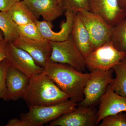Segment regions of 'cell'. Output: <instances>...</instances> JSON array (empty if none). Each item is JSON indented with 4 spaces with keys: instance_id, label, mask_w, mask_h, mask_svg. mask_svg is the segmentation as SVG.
<instances>
[{
    "instance_id": "7a4b0ae2",
    "label": "cell",
    "mask_w": 126,
    "mask_h": 126,
    "mask_svg": "<svg viewBox=\"0 0 126 126\" xmlns=\"http://www.w3.org/2000/svg\"><path fill=\"white\" fill-rule=\"evenodd\" d=\"M23 98L29 107L54 105L70 99L44 72L30 78Z\"/></svg>"
},
{
    "instance_id": "f1b7e54d",
    "label": "cell",
    "mask_w": 126,
    "mask_h": 126,
    "mask_svg": "<svg viewBox=\"0 0 126 126\" xmlns=\"http://www.w3.org/2000/svg\"><path fill=\"white\" fill-rule=\"evenodd\" d=\"M57 1L60 5L63 6V0H57Z\"/></svg>"
},
{
    "instance_id": "83f0119b",
    "label": "cell",
    "mask_w": 126,
    "mask_h": 126,
    "mask_svg": "<svg viewBox=\"0 0 126 126\" xmlns=\"http://www.w3.org/2000/svg\"><path fill=\"white\" fill-rule=\"evenodd\" d=\"M4 39V36L2 32L0 30V41Z\"/></svg>"
},
{
    "instance_id": "8992f818",
    "label": "cell",
    "mask_w": 126,
    "mask_h": 126,
    "mask_svg": "<svg viewBox=\"0 0 126 126\" xmlns=\"http://www.w3.org/2000/svg\"><path fill=\"white\" fill-rule=\"evenodd\" d=\"M113 69L96 70L90 72V76L83 90V99L78 106L94 107L106 92L109 85L112 83Z\"/></svg>"
},
{
    "instance_id": "7c38bea8",
    "label": "cell",
    "mask_w": 126,
    "mask_h": 126,
    "mask_svg": "<svg viewBox=\"0 0 126 126\" xmlns=\"http://www.w3.org/2000/svg\"><path fill=\"white\" fill-rule=\"evenodd\" d=\"M99 103L97 112V125L107 116L126 112V98L115 93L111 84L107 88Z\"/></svg>"
},
{
    "instance_id": "8fae6325",
    "label": "cell",
    "mask_w": 126,
    "mask_h": 126,
    "mask_svg": "<svg viewBox=\"0 0 126 126\" xmlns=\"http://www.w3.org/2000/svg\"><path fill=\"white\" fill-rule=\"evenodd\" d=\"M16 47L26 51L33 58L36 63L44 67L49 61L52 53V47L49 41L35 40L20 35L12 43Z\"/></svg>"
},
{
    "instance_id": "4316f807",
    "label": "cell",
    "mask_w": 126,
    "mask_h": 126,
    "mask_svg": "<svg viewBox=\"0 0 126 126\" xmlns=\"http://www.w3.org/2000/svg\"><path fill=\"white\" fill-rule=\"evenodd\" d=\"M119 6L122 8H126V0H118Z\"/></svg>"
},
{
    "instance_id": "4fadbf2b",
    "label": "cell",
    "mask_w": 126,
    "mask_h": 126,
    "mask_svg": "<svg viewBox=\"0 0 126 126\" xmlns=\"http://www.w3.org/2000/svg\"><path fill=\"white\" fill-rule=\"evenodd\" d=\"M30 78L9 65L6 75L7 88L5 101H16L23 98L29 86Z\"/></svg>"
},
{
    "instance_id": "6da1fadb",
    "label": "cell",
    "mask_w": 126,
    "mask_h": 126,
    "mask_svg": "<svg viewBox=\"0 0 126 126\" xmlns=\"http://www.w3.org/2000/svg\"><path fill=\"white\" fill-rule=\"evenodd\" d=\"M43 72L48 75L70 99L77 103L83 99V90L90 73L79 72L66 64L48 61Z\"/></svg>"
},
{
    "instance_id": "ffe728a7",
    "label": "cell",
    "mask_w": 126,
    "mask_h": 126,
    "mask_svg": "<svg viewBox=\"0 0 126 126\" xmlns=\"http://www.w3.org/2000/svg\"><path fill=\"white\" fill-rule=\"evenodd\" d=\"M111 41L116 48L126 53V18L113 26Z\"/></svg>"
},
{
    "instance_id": "d6986e66",
    "label": "cell",
    "mask_w": 126,
    "mask_h": 126,
    "mask_svg": "<svg viewBox=\"0 0 126 126\" xmlns=\"http://www.w3.org/2000/svg\"><path fill=\"white\" fill-rule=\"evenodd\" d=\"M112 69L116 74L111 84L113 89L117 94L126 98V58Z\"/></svg>"
},
{
    "instance_id": "277c9868",
    "label": "cell",
    "mask_w": 126,
    "mask_h": 126,
    "mask_svg": "<svg viewBox=\"0 0 126 126\" xmlns=\"http://www.w3.org/2000/svg\"><path fill=\"white\" fill-rule=\"evenodd\" d=\"M126 58V52L118 50L110 41L95 49L86 56L85 64L90 72L107 71L112 69Z\"/></svg>"
},
{
    "instance_id": "ac0fdd59",
    "label": "cell",
    "mask_w": 126,
    "mask_h": 126,
    "mask_svg": "<svg viewBox=\"0 0 126 126\" xmlns=\"http://www.w3.org/2000/svg\"><path fill=\"white\" fill-rule=\"evenodd\" d=\"M0 30L7 43H14L20 35L18 26L6 12L0 11Z\"/></svg>"
},
{
    "instance_id": "44dd1931",
    "label": "cell",
    "mask_w": 126,
    "mask_h": 126,
    "mask_svg": "<svg viewBox=\"0 0 126 126\" xmlns=\"http://www.w3.org/2000/svg\"><path fill=\"white\" fill-rule=\"evenodd\" d=\"M18 29L20 35L27 38L38 41L45 39L41 35L35 23L18 26Z\"/></svg>"
},
{
    "instance_id": "2e32d148",
    "label": "cell",
    "mask_w": 126,
    "mask_h": 126,
    "mask_svg": "<svg viewBox=\"0 0 126 126\" xmlns=\"http://www.w3.org/2000/svg\"><path fill=\"white\" fill-rule=\"evenodd\" d=\"M70 35L84 58L94 50L90 35L80 12L74 15Z\"/></svg>"
},
{
    "instance_id": "3957f363",
    "label": "cell",
    "mask_w": 126,
    "mask_h": 126,
    "mask_svg": "<svg viewBox=\"0 0 126 126\" xmlns=\"http://www.w3.org/2000/svg\"><path fill=\"white\" fill-rule=\"evenodd\" d=\"M78 103L69 99L54 105L29 107L27 112L20 114V119L9 120L6 126H41L71 111Z\"/></svg>"
},
{
    "instance_id": "5b68a950",
    "label": "cell",
    "mask_w": 126,
    "mask_h": 126,
    "mask_svg": "<svg viewBox=\"0 0 126 126\" xmlns=\"http://www.w3.org/2000/svg\"><path fill=\"white\" fill-rule=\"evenodd\" d=\"M50 43L52 49L50 61L68 64L79 72L84 73L86 68L85 58L75 44L70 34L65 40L50 41Z\"/></svg>"
},
{
    "instance_id": "5bb4252c",
    "label": "cell",
    "mask_w": 126,
    "mask_h": 126,
    "mask_svg": "<svg viewBox=\"0 0 126 126\" xmlns=\"http://www.w3.org/2000/svg\"><path fill=\"white\" fill-rule=\"evenodd\" d=\"M38 19L52 22L63 15L65 10L57 0H23Z\"/></svg>"
},
{
    "instance_id": "7402d4cb",
    "label": "cell",
    "mask_w": 126,
    "mask_h": 126,
    "mask_svg": "<svg viewBox=\"0 0 126 126\" xmlns=\"http://www.w3.org/2000/svg\"><path fill=\"white\" fill-rule=\"evenodd\" d=\"M63 3L65 11H69L74 14L89 11L88 0H63Z\"/></svg>"
},
{
    "instance_id": "30bf717a",
    "label": "cell",
    "mask_w": 126,
    "mask_h": 126,
    "mask_svg": "<svg viewBox=\"0 0 126 126\" xmlns=\"http://www.w3.org/2000/svg\"><path fill=\"white\" fill-rule=\"evenodd\" d=\"M89 11L101 16L114 26L126 18V8L119 6L118 0H88Z\"/></svg>"
},
{
    "instance_id": "484cf974",
    "label": "cell",
    "mask_w": 126,
    "mask_h": 126,
    "mask_svg": "<svg viewBox=\"0 0 126 126\" xmlns=\"http://www.w3.org/2000/svg\"><path fill=\"white\" fill-rule=\"evenodd\" d=\"M7 43L4 39L0 41V63L6 58Z\"/></svg>"
},
{
    "instance_id": "603a6c76",
    "label": "cell",
    "mask_w": 126,
    "mask_h": 126,
    "mask_svg": "<svg viewBox=\"0 0 126 126\" xmlns=\"http://www.w3.org/2000/svg\"><path fill=\"white\" fill-rule=\"evenodd\" d=\"M101 121L99 126H126V113L121 112L109 115Z\"/></svg>"
},
{
    "instance_id": "52a82bcc",
    "label": "cell",
    "mask_w": 126,
    "mask_h": 126,
    "mask_svg": "<svg viewBox=\"0 0 126 126\" xmlns=\"http://www.w3.org/2000/svg\"><path fill=\"white\" fill-rule=\"evenodd\" d=\"M94 49L111 41L113 26L101 16L89 11L80 12Z\"/></svg>"
},
{
    "instance_id": "e0dca14e",
    "label": "cell",
    "mask_w": 126,
    "mask_h": 126,
    "mask_svg": "<svg viewBox=\"0 0 126 126\" xmlns=\"http://www.w3.org/2000/svg\"><path fill=\"white\" fill-rule=\"evenodd\" d=\"M6 12L18 26L35 23L39 20L23 0L16 3Z\"/></svg>"
},
{
    "instance_id": "cb8c5ba5",
    "label": "cell",
    "mask_w": 126,
    "mask_h": 126,
    "mask_svg": "<svg viewBox=\"0 0 126 126\" xmlns=\"http://www.w3.org/2000/svg\"><path fill=\"white\" fill-rule=\"evenodd\" d=\"M9 65L10 64L6 58L0 63V99L4 100L7 92L6 73Z\"/></svg>"
},
{
    "instance_id": "9c48e42d",
    "label": "cell",
    "mask_w": 126,
    "mask_h": 126,
    "mask_svg": "<svg viewBox=\"0 0 126 126\" xmlns=\"http://www.w3.org/2000/svg\"><path fill=\"white\" fill-rule=\"evenodd\" d=\"M94 107L78 106L71 111L50 122V126H94L97 124Z\"/></svg>"
},
{
    "instance_id": "ba28073f",
    "label": "cell",
    "mask_w": 126,
    "mask_h": 126,
    "mask_svg": "<svg viewBox=\"0 0 126 126\" xmlns=\"http://www.w3.org/2000/svg\"><path fill=\"white\" fill-rule=\"evenodd\" d=\"M6 59L10 65L30 78L40 74L44 71V68L38 64L27 52L12 43H7Z\"/></svg>"
},
{
    "instance_id": "d4e9b609",
    "label": "cell",
    "mask_w": 126,
    "mask_h": 126,
    "mask_svg": "<svg viewBox=\"0 0 126 126\" xmlns=\"http://www.w3.org/2000/svg\"><path fill=\"white\" fill-rule=\"evenodd\" d=\"M21 0H0V11L7 12Z\"/></svg>"
},
{
    "instance_id": "9a60e30c",
    "label": "cell",
    "mask_w": 126,
    "mask_h": 126,
    "mask_svg": "<svg viewBox=\"0 0 126 126\" xmlns=\"http://www.w3.org/2000/svg\"><path fill=\"white\" fill-rule=\"evenodd\" d=\"M74 15L70 11H65L64 15L66 19L61 23V29L58 32L53 30V25L52 22L38 20L35 24L41 35L45 39L50 41H63L67 39L71 33Z\"/></svg>"
}]
</instances>
